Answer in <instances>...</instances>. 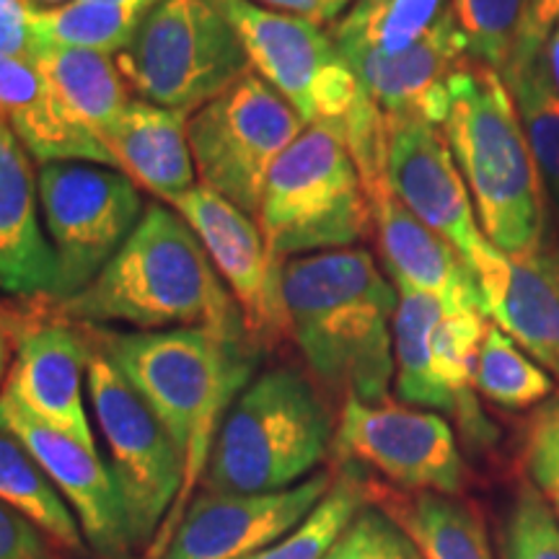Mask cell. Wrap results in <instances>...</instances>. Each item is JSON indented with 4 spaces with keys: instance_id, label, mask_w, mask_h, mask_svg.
I'll return each instance as SVG.
<instances>
[{
    "instance_id": "6da1fadb",
    "label": "cell",
    "mask_w": 559,
    "mask_h": 559,
    "mask_svg": "<svg viewBox=\"0 0 559 559\" xmlns=\"http://www.w3.org/2000/svg\"><path fill=\"white\" fill-rule=\"evenodd\" d=\"M86 332L143 396L185 461L179 498L148 547V559H156L202 485L223 417L254 379L262 349L251 340L221 337L192 326L158 332L86 326Z\"/></svg>"
},
{
    "instance_id": "7a4b0ae2",
    "label": "cell",
    "mask_w": 559,
    "mask_h": 559,
    "mask_svg": "<svg viewBox=\"0 0 559 559\" xmlns=\"http://www.w3.org/2000/svg\"><path fill=\"white\" fill-rule=\"evenodd\" d=\"M50 311L86 326L128 324L138 332L192 326L251 340L239 304L198 234L177 210L160 202L145 205L130 239L86 290L50 306Z\"/></svg>"
},
{
    "instance_id": "3957f363",
    "label": "cell",
    "mask_w": 559,
    "mask_h": 559,
    "mask_svg": "<svg viewBox=\"0 0 559 559\" xmlns=\"http://www.w3.org/2000/svg\"><path fill=\"white\" fill-rule=\"evenodd\" d=\"M283 298L290 337L321 386L342 402L389 400L400 296L368 249L293 257L283 267Z\"/></svg>"
},
{
    "instance_id": "277c9868",
    "label": "cell",
    "mask_w": 559,
    "mask_h": 559,
    "mask_svg": "<svg viewBox=\"0 0 559 559\" xmlns=\"http://www.w3.org/2000/svg\"><path fill=\"white\" fill-rule=\"evenodd\" d=\"M443 135L472 194L481 234L506 254L542 251L549 194L498 70L472 60L449 83Z\"/></svg>"
},
{
    "instance_id": "5b68a950",
    "label": "cell",
    "mask_w": 559,
    "mask_h": 559,
    "mask_svg": "<svg viewBox=\"0 0 559 559\" xmlns=\"http://www.w3.org/2000/svg\"><path fill=\"white\" fill-rule=\"evenodd\" d=\"M334 440L324 396L304 370L275 366L257 373L223 417L202 489L277 492L317 474Z\"/></svg>"
},
{
    "instance_id": "8992f818",
    "label": "cell",
    "mask_w": 559,
    "mask_h": 559,
    "mask_svg": "<svg viewBox=\"0 0 559 559\" xmlns=\"http://www.w3.org/2000/svg\"><path fill=\"white\" fill-rule=\"evenodd\" d=\"M257 223L280 262L349 249L373 234L366 187L337 132L324 124L300 132L270 174Z\"/></svg>"
},
{
    "instance_id": "52a82bcc",
    "label": "cell",
    "mask_w": 559,
    "mask_h": 559,
    "mask_svg": "<svg viewBox=\"0 0 559 559\" xmlns=\"http://www.w3.org/2000/svg\"><path fill=\"white\" fill-rule=\"evenodd\" d=\"M117 66L138 99L187 115L251 70L239 34L213 0H158L117 55Z\"/></svg>"
},
{
    "instance_id": "ba28073f",
    "label": "cell",
    "mask_w": 559,
    "mask_h": 559,
    "mask_svg": "<svg viewBox=\"0 0 559 559\" xmlns=\"http://www.w3.org/2000/svg\"><path fill=\"white\" fill-rule=\"evenodd\" d=\"M309 124L249 70L226 94L190 117V148L200 185L260 221L275 164Z\"/></svg>"
},
{
    "instance_id": "9c48e42d",
    "label": "cell",
    "mask_w": 559,
    "mask_h": 559,
    "mask_svg": "<svg viewBox=\"0 0 559 559\" xmlns=\"http://www.w3.org/2000/svg\"><path fill=\"white\" fill-rule=\"evenodd\" d=\"M94 345V340H91ZM86 391L109 453L132 547L148 549L185 481V461L160 419L99 347H91Z\"/></svg>"
},
{
    "instance_id": "30bf717a",
    "label": "cell",
    "mask_w": 559,
    "mask_h": 559,
    "mask_svg": "<svg viewBox=\"0 0 559 559\" xmlns=\"http://www.w3.org/2000/svg\"><path fill=\"white\" fill-rule=\"evenodd\" d=\"M239 34L249 66L304 117L345 130L368 99L337 41L313 21L270 11L251 0H213Z\"/></svg>"
},
{
    "instance_id": "8fae6325",
    "label": "cell",
    "mask_w": 559,
    "mask_h": 559,
    "mask_svg": "<svg viewBox=\"0 0 559 559\" xmlns=\"http://www.w3.org/2000/svg\"><path fill=\"white\" fill-rule=\"evenodd\" d=\"M37 192L41 223L58 257L62 304L99 277L130 239L145 205L135 181L91 160L41 164Z\"/></svg>"
},
{
    "instance_id": "7c38bea8",
    "label": "cell",
    "mask_w": 559,
    "mask_h": 559,
    "mask_svg": "<svg viewBox=\"0 0 559 559\" xmlns=\"http://www.w3.org/2000/svg\"><path fill=\"white\" fill-rule=\"evenodd\" d=\"M332 449L342 464L366 466L404 492L459 495L469 485L456 432L438 412L394 402H342Z\"/></svg>"
},
{
    "instance_id": "4fadbf2b",
    "label": "cell",
    "mask_w": 559,
    "mask_h": 559,
    "mask_svg": "<svg viewBox=\"0 0 559 559\" xmlns=\"http://www.w3.org/2000/svg\"><path fill=\"white\" fill-rule=\"evenodd\" d=\"M169 205L198 234L215 272L239 304L254 345L277 347L290 337L283 298L285 262L267 249L260 223L202 185L169 200Z\"/></svg>"
},
{
    "instance_id": "5bb4252c",
    "label": "cell",
    "mask_w": 559,
    "mask_h": 559,
    "mask_svg": "<svg viewBox=\"0 0 559 559\" xmlns=\"http://www.w3.org/2000/svg\"><path fill=\"white\" fill-rule=\"evenodd\" d=\"M334 477L317 472L277 492H210L187 502L156 559H243L288 536L330 492Z\"/></svg>"
},
{
    "instance_id": "9a60e30c",
    "label": "cell",
    "mask_w": 559,
    "mask_h": 559,
    "mask_svg": "<svg viewBox=\"0 0 559 559\" xmlns=\"http://www.w3.org/2000/svg\"><path fill=\"white\" fill-rule=\"evenodd\" d=\"M91 347L86 326L55 317L50 304L24 306L3 389L47 425L96 451L83 400Z\"/></svg>"
},
{
    "instance_id": "2e32d148",
    "label": "cell",
    "mask_w": 559,
    "mask_h": 559,
    "mask_svg": "<svg viewBox=\"0 0 559 559\" xmlns=\"http://www.w3.org/2000/svg\"><path fill=\"white\" fill-rule=\"evenodd\" d=\"M0 432L16 438L73 508L88 547L104 559H122L132 549L120 492L99 453L70 438L0 389Z\"/></svg>"
},
{
    "instance_id": "e0dca14e",
    "label": "cell",
    "mask_w": 559,
    "mask_h": 559,
    "mask_svg": "<svg viewBox=\"0 0 559 559\" xmlns=\"http://www.w3.org/2000/svg\"><path fill=\"white\" fill-rule=\"evenodd\" d=\"M389 120L386 179L404 207L464 257L477 260L481 234L472 194L461 177L443 130L419 120Z\"/></svg>"
},
{
    "instance_id": "ac0fdd59",
    "label": "cell",
    "mask_w": 559,
    "mask_h": 559,
    "mask_svg": "<svg viewBox=\"0 0 559 559\" xmlns=\"http://www.w3.org/2000/svg\"><path fill=\"white\" fill-rule=\"evenodd\" d=\"M360 86L394 120H419L443 128L449 117V83L474 60L451 5L407 50L394 55H345Z\"/></svg>"
},
{
    "instance_id": "d6986e66",
    "label": "cell",
    "mask_w": 559,
    "mask_h": 559,
    "mask_svg": "<svg viewBox=\"0 0 559 559\" xmlns=\"http://www.w3.org/2000/svg\"><path fill=\"white\" fill-rule=\"evenodd\" d=\"M487 319L559 379V260L547 251L506 254L485 243L472 262Z\"/></svg>"
},
{
    "instance_id": "ffe728a7",
    "label": "cell",
    "mask_w": 559,
    "mask_h": 559,
    "mask_svg": "<svg viewBox=\"0 0 559 559\" xmlns=\"http://www.w3.org/2000/svg\"><path fill=\"white\" fill-rule=\"evenodd\" d=\"M0 296L21 306L58 304L60 270L39 221L29 153L0 120Z\"/></svg>"
},
{
    "instance_id": "44dd1931",
    "label": "cell",
    "mask_w": 559,
    "mask_h": 559,
    "mask_svg": "<svg viewBox=\"0 0 559 559\" xmlns=\"http://www.w3.org/2000/svg\"><path fill=\"white\" fill-rule=\"evenodd\" d=\"M373 215V234L396 288H412L438 298L449 311L479 309L485 300L477 275L464 257L440 239L423 221H417L400 198L391 192L389 179L366 190Z\"/></svg>"
},
{
    "instance_id": "7402d4cb",
    "label": "cell",
    "mask_w": 559,
    "mask_h": 559,
    "mask_svg": "<svg viewBox=\"0 0 559 559\" xmlns=\"http://www.w3.org/2000/svg\"><path fill=\"white\" fill-rule=\"evenodd\" d=\"M0 120L9 124L26 153L39 160H91L120 169L94 132L70 117L32 62L0 55Z\"/></svg>"
},
{
    "instance_id": "603a6c76",
    "label": "cell",
    "mask_w": 559,
    "mask_h": 559,
    "mask_svg": "<svg viewBox=\"0 0 559 559\" xmlns=\"http://www.w3.org/2000/svg\"><path fill=\"white\" fill-rule=\"evenodd\" d=\"M190 117L187 111L132 99L107 132L104 145L117 158L124 177L148 190L153 198L169 202L198 187L190 148Z\"/></svg>"
},
{
    "instance_id": "cb8c5ba5",
    "label": "cell",
    "mask_w": 559,
    "mask_h": 559,
    "mask_svg": "<svg viewBox=\"0 0 559 559\" xmlns=\"http://www.w3.org/2000/svg\"><path fill=\"white\" fill-rule=\"evenodd\" d=\"M34 68L70 111V117L94 132L102 143L132 102V88L124 81L120 66L104 52L37 47Z\"/></svg>"
},
{
    "instance_id": "d4e9b609",
    "label": "cell",
    "mask_w": 559,
    "mask_h": 559,
    "mask_svg": "<svg viewBox=\"0 0 559 559\" xmlns=\"http://www.w3.org/2000/svg\"><path fill=\"white\" fill-rule=\"evenodd\" d=\"M370 492L379 495V508L407 531L425 559H495L477 508L456 495H391L376 485Z\"/></svg>"
},
{
    "instance_id": "484cf974",
    "label": "cell",
    "mask_w": 559,
    "mask_h": 559,
    "mask_svg": "<svg viewBox=\"0 0 559 559\" xmlns=\"http://www.w3.org/2000/svg\"><path fill=\"white\" fill-rule=\"evenodd\" d=\"M0 502L32 521L58 547L75 555L86 551V536L73 508L32 453L9 432H0Z\"/></svg>"
},
{
    "instance_id": "4316f807",
    "label": "cell",
    "mask_w": 559,
    "mask_h": 559,
    "mask_svg": "<svg viewBox=\"0 0 559 559\" xmlns=\"http://www.w3.org/2000/svg\"><path fill=\"white\" fill-rule=\"evenodd\" d=\"M396 288V285H394ZM394 313V383L404 404L453 412L449 396L438 389L430 373V334L443 317L445 306L438 298L412 288H396Z\"/></svg>"
},
{
    "instance_id": "83f0119b",
    "label": "cell",
    "mask_w": 559,
    "mask_h": 559,
    "mask_svg": "<svg viewBox=\"0 0 559 559\" xmlns=\"http://www.w3.org/2000/svg\"><path fill=\"white\" fill-rule=\"evenodd\" d=\"M145 5L70 0L58 9H32V32L37 47H70L120 55L130 45Z\"/></svg>"
},
{
    "instance_id": "f1b7e54d",
    "label": "cell",
    "mask_w": 559,
    "mask_h": 559,
    "mask_svg": "<svg viewBox=\"0 0 559 559\" xmlns=\"http://www.w3.org/2000/svg\"><path fill=\"white\" fill-rule=\"evenodd\" d=\"M449 5V0H358L330 34L342 55H394L415 45Z\"/></svg>"
},
{
    "instance_id": "f546056e",
    "label": "cell",
    "mask_w": 559,
    "mask_h": 559,
    "mask_svg": "<svg viewBox=\"0 0 559 559\" xmlns=\"http://www.w3.org/2000/svg\"><path fill=\"white\" fill-rule=\"evenodd\" d=\"M500 75L519 109L523 132L547 187L549 205L559 221V94L551 86L544 52L508 66Z\"/></svg>"
},
{
    "instance_id": "4dcf8cb0",
    "label": "cell",
    "mask_w": 559,
    "mask_h": 559,
    "mask_svg": "<svg viewBox=\"0 0 559 559\" xmlns=\"http://www.w3.org/2000/svg\"><path fill=\"white\" fill-rule=\"evenodd\" d=\"M474 391L495 407L521 412L547 402L555 381L547 370L526 358L506 332L489 324L474 368Z\"/></svg>"
},
{
    "instance_id": "1f68e13d",
    "label": "cell",
    "mask_w": 559,
    "mask_h": 559,
    "mask_svg": "<svg viewBox=\"0 0 559 559\" xmlns=\"http://www.w3.org/2000/svg\"><path fill=\"white\" fill-rule=\"evenodd\" d=\"M368 500L370 481L360 477L358 466L347 464V469L334 477L330 492L311 510L309 519L280 542L243 559H324L342 531L368 506Z\"/></svg>"
},
{
    "instance_id": "d6a6232c",
    "label": "cell",
    "mask_w": 559,
    "mask_h": 559,
    "mask_svg": "<svg viewBox=\"0 0 559 559\" xmlns=\"http://www.w3.org/2000/svg\"><path fill=\"white\" fill-rule=\"evenodd\" d=\"M528 0H451L472 58L502 73L526 16Z\"/></svg>"
},
{
    "instance_id": "836d02e7",
    "label": "cell",
    "mask_w": 559,
    "mask_h": 559,
    "mask_svg": "<svg viewBox=\"0 0 559 559\" xmlns=\"http://www.w3.org/2000/svg\"><path fill=\"white\" fill-rule=\"evenodd\" d=\"M502 559H559V519L531 481H521L500 536Z\"/></svg>"
},
{
    "instance_id": "e575fe53",
    "label": "cell",
    "mask_w": 559,
    "mask_h": 559,
    "mask_svg": "<svg viewBox=\"0 0 559 559\" xmlns=\"http://www.w3.org/2000/svg\"><path fill=\"white\" fill-rule=\"evenodd\" d=\"M324 559H425L386 510L366 506L342 531Z\"/></svg>"
},
{
    "instance_id": "d590c367",
    "label": "cell",
    "mask_w": 559,
    "mask_h": 559,
    "mask_svg": "<svg viewBox=\"0 0 559 559\" xmlns=\"http://www.w3.org/2000/svg\"><path fill=\"white\" fill-rule=\"evenodd\" d=\"M521 464L526 479L547 498L559 519V400L531 415L523 430Z\"/></svg>"
},
{
    "instance_id": "8d00e7d4",
    "label": "cell",
    "mask_w": 559,
    "mask_h": 559,
    "mask_svg": "<svg viewBox=\"0 0 559 559\" xmlns=\"http://www.w3.org/2000/svg\"><path fill=\"white\" fill-rule=\"evenodd\" d=\"M0 559H58L47 534L0 502Z\"/></svg>"
},
{
    "instance_id": "74e56055",
    "label": "cell",
    "mask_w": 559,
    "mask_h": 559,
    "mask_svg": "<svg viewBox=\"0 0 559 559\" xmlns=\"http://www.w3.org/2000/svg\"><path fill=\"white\" fill-rule=\"evenodd\" d=\"M0 55L34 66L37 41L32 32V5L26 0H0Z\"/></svg>"
},
{
    "instance_id": "f35d334b",
    "label": "cell",
    "mask_w": 559,
    "mask_h": 559,
    "mask_svg": "<svg viewBox=\"0 0 559 559\" xmlns=\"http://www.w3.org/2000/svg\"><path fill=\"white\" fill-rule=\"evenodd\" d=\"M557 21H559V0H528L526 16H523V24L519 29V37H515L508 66L531 60L539 52H544V45H547L549 32L555 29Z\"/></svg>"
},
{
    "instance_id": "ab89813d",
    "label": "cell",
    "mask_w": 559,
    "mask_h": 559,
    "mask_svg": "<svg viewBox=\"0 0 559 559\" xmlns=\"http://www.w3.org/2000/svg\"><path fill=\"white\" fill-rule=\"evenodd\" d=\"M251 3L264 5L270 11L288 13V16H298L313 24H330L347 9L353 0H251Z\"/></svg>"
},
{
    "instance_id": "60d3db41",
    "label": "cell",
    "mask_w": 559,
    "mask_h": 559,
    "mask_svg": "<svg viewBox=\"0 0 559 559\" xmlns=\"http://www.w3.org/2000/svg\"><path fill=\"white\" fill-rule=\"evenodd\" d=\"M21 324V311H11L9 306L0 304V386L9 376L13 349H16V334Z\"/></svg>"
},
{
    "instance_id": "b9f144b4",
    "label": "cell",
    "mask_w": 559,
    "mask_h": 559,
    "mask_svg": "<svg viewBox=\"0 0 559 559\" xmlns=\"http://www.w3.org/2000/svg\"><path fill=\"white\" fill-rule=\"evenodd\" d=\"M544 60H547L551 86H555L559 94V21L555 24V29L549 32L547 45H544Z\"/></svg>"
},
{
    "instance_id": "7bdbcfd3",
    "label": "cell",
    "mask_w": 559,
    "mask_h": 559,
    "mask_svg": "<svg viewBox=\"0 0 559 559\" xmlns=\"http://www.w3.org/2000/svg\"><path fill=\"white\" fill-rule=\"evenodd\" d=\"M104 3H138V5H145V9H153L158 0H104Z\"/></svg>"
},
{
    "instance_id": "ee69618b",
    "label": "cell",
    "mask_w": 559,
    "mask_h": 559,
    "mask_svg": "<svg viewBox=\"0 0 559 559\" xmlns=\"http://www.w3.org/2000/svg\"><path fill=\"white\" fill-rule=\"evenodd\" d=\"M29 3H39V5H47V9H58V5L68 3V0H29Z\"/></svg>"
},
{
    "instance_id": "f6af8a7d",
    "label": "cell",
    "mask_w": 559,
    "mask_h": 559,
    "mask_svg": "<svg viewBox=\"0 0 559 559\" xmlns=\"http://www.w3.org/2000/svg\"><path fill=\"white\" fill-rule=\"evenodd\" d=\"M555 254H557V257H559V251H555Z\"/></svg>"
},
{
    "instance_id": "bcb514c9",
    "label": "cell",
    "mask_w": 559,
    "mask_h": 559,
    "mask_svg": "<svg viewBox=\"0 0 559 559\" xmlns=\"http://www.w3.org/2000/svg\"><path fill=\"white\" fill-rule=\"evenodd\" d=\"M557 260H559V257H557Z\"/></svg>"
}]
</instances>
